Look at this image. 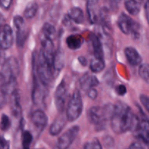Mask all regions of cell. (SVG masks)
<instances>
[{"label": "cell", "instance_id": "6da1fadb", "mask_svg": "<svg viewBox=\"0 0 149 149\" xmlns=\"http://www.w3.org/2000/svg\"><path fill=\"white\" fill-rule=\"evenodd\" d=\"M140 120L129 107L122 102L114 106L110 117V126L115 133L123 134L129 130H134Z\"/></svg>", "mask_w": 149, "mask_h": 149}, {"label": "cell", "instance_id": "7a4b0ae2", "mask_svg": "<svg viewBox=\"0 0 149 149\" xmlns=\"http://www.w3.org/2000/svg\"><path fill=\"white\" fill-rule=\"evenodd\" d=\"M33 58V65L34 69V74L38 76V79L40 82L45 86H48L52 79L53 65L47 61L42 55L41 50L38 55L37 60L36 61V56Z\"/></svg>", "mask_w": 149, "mask_h": 149}, {"label": "cell", "instance_id": "3957f363", "mask_svg": "<svg viewBox=\"0 0 149 149\" xmlns=\"http://www.w3.org/2000/svg\"><path fill=\"white\" fill-rule=\"evenodd\" d=\"M114 106L106 105L104 107L93 106L88 111V119L89 122L96 126L101 127L106 123V121L112 115Z\"/></svg>", "mask_w": 149, "mask_h": 149}, {"label": "cell", "instance_id": "277c9868", "mask_svg": "<svg viewBox=\"0 0 149 149\" xmlns=\"http://www.w3.org/2000/svg\"><path fill=\"white\" fill-rule=\"evenodd\" d=\"M83 111V100L78 90H75L72 95L66 111L67 120L74 122L80 117Z\"/></svg>", "mask_w": 149, "mask_h": 149}, {"label": "cell", "instance_id": "5b68a950", "mask_svg": "<svg viewBox=\"0 0 149 149\" xmlns=\"http://www.w3.org/2000/svg\"><path fill=\"white\" fill-rule=\"evenodd\" d=\"M20 73L18 60L14 57H11L6 60L1 67L0 75L2 77L4 82L10 81L12 79H16Z\"/></svg>", "mask_w": 149, "mask_h": 149}, {"label": "cell", "instance_id": "8992f818", "mask_svg": "<svg viewBox=\"0 0 149 149\" xmlns=\"http://www.w3.org/2000/svg\"><path fill=\"white\" fill-rule=\"evenodd\" d=\"M117 23H118V26L121 31L124 34L128 35L131 33L134 36H138V23L134 21L127 15L124 14V13L120 15Z\"/></svg>", "mask_w": 149, "mask_h": 149}, {"label": "cell", "instance_id": "52a82bcc", "mask_svg": "<svg viewBox=\"0 0 149 149\" xmlns=\"http://www.w3.org/2000/svg\"><path fill=\"white\" fill-rule=\"evenodd\" d=\"M13 23L16 29V43L18 47H23L28 36L26 23L23 17L20 15L15 16L13 18Z\"/></svg>", "mask_w": 149, "mask_h": 149}, {"label": "cell", "instance_id": "ba28073f", "mask_svg": "<svg viewBox=\"0 0 149 149\" xmlns=\"http://www.w3.org/2000/svg\"><path fill=\"white\" fill-rule=\"evenodd\" d=\"M80 132L78 126H73L64 132L57 141L56 146L58 149H68Z\"/></svg>", "mask_w": 149, "mask_h": 149}, {"label": "cell", "instance_id": "9c48e42d", "mask_svg": "<svg viewBox=\"0 0 149 149\" xmlns=\"http://www.w3.org/2000/svg\"><path fill=\"white\" fill-rule=\"evenodd\" d=\"M67 97V87L64 80H62L56 90L54 98L57 110L59 113H63Z\"/></svg>", "mask_w": 149, "mask_h": 149}, {"label": "cell", "instance_id": "30bf717a", "mask_svg": "<svg viewBox=\"0 0 149 149\" xmlns=\"http://www.w3.org/2000/svg\"><path fill=\"white\" fill-rule=\"evenodd\" d=\"M34 77V85L32 91V101L35 105H41L45 100L48 93L46 86L42 84L39 80Z\"/></svg>", "mask_w": 149, "mask_h": 149}, {"label": "cell", "instance_id": "8fae6325", "mask_svg": "<svg viewBox=\"0 0 149 149\" xmlns=\"http://www.w3.org/2000/svg\"><path fill=\"white\" fill-rule=\"evenodd\" d=\"M13 44V30L9 25H4L0 28V48L5 50L11 47Z\"/></svg>", "mask_w": 149, "mask_h": 149}, {"label": "cell", "instance_id": "7c38bea8", "mask_svg": "<svg viewBox=\"0 0 149 149\" xmlns=\"http://www.w3.org/2000/svg\"><path fill=\"white\" fill-rule=\"evenodd\" d=\"M136 136L145 144L149 145V120L143 119L140 121L134 130Z\"/></svg>", "mask_w": 149, "mask_h": 149}, {"label": "cell", "instance_id": "4fadbf2b", "mask_svg": "<svg viewBox=\"0 0 149 149\" xmlns=\"http://www.w3.org/2000/svg\"><path fill=\"white\" fill-rule=\"evenodd\" d=\"M41 45H42L41 52L42 55L45 57V59L53 65V61L54 55H55L53 42L51 39L43 37L41 40Z\"/></svg>", "mask_w": 149, "mask_h": 149}, {"label": "cell", "instance_id": "5bb4252c", "mask_svg": "<svg viewBox=\"0 0 149 149\" xmlns=\"http://www.w3.org/2000/svg\"><path fill=\"white\" fill-rule=\"evenodd\" d=\"M31 119L35 127L39 130L44 129L48 123V116L45 112L41 110H36L34 111Z\"/></svg>", "mask_w": 149, "mask_h": 149}, {"label": "cell", "instance_id": "9a60e30c", "mask_svg": "<svg viewBox=\"0 0 149 149\" xmlns=\"http://www.w3.org/2000/svg\"><path fill=\"white\" fill-rule=\"evenodd\" d=\"M12 113L15 117H18L21 114V106H20V90L16 89L11 94L10 100Z\"/></svg>", "mask_w": 149, "mask_h": 149}, {"label": "cell", "instance_id": "2e32d148", "mask_svg": "<svg viewBox=\"0 0 149 149\" xmlns=\"http://www.w3.org/2000/svg\"><path fill=\"white\" fill-rule=\"evenodd\" d=\"M124 54L129 63L131 65H140L142 62V58L136 49L132 47H127L124 49Z\"/></svg>", "mask_w": 149, "mask_h": 149}, {"label": "cell", "instance_id": "e0dca14e", "mask_svg": "<svg viewBox=\"0 0 149 149\" xmlns=\"http://www.w3.org/2000/svg\"><path fill=\"white\" fill-rule=\"evenodd\" d=\"M80 88L83 91H89V90L96 87L99 84V80L95 76H91L89 74H86L80 79Z\"/></svg>", "mask_w": 149, "mask_h": 149}, {"label": "cell", "instance_id": "ac0fdd59", "mask_svg": "<svg viewBox=\"0 0 149 149\" xmlns=\"http://www.w3.org/2000/svg\"><path fill=\"white\" fill-rule=\"evenodd\" d=\"M61 114L56 117V119L54 120L52 125H51L49 129V132L53 136H56L58 134L61 133L63 128L64 127L66 124L65 116L63 115V113H60Z\"/></svg>", "mask_w": 149, "mask_h": 149}, {"label": "cell", "instance_id": "d6986e66", "mask_svg": "<svg viewBox=\"0 0 149 149\" xmlns=\"http://www.w3.org/2000/svg\"><path fill=\"white\" fill-rule=\"evenodd\" d=\"M90 41L91 46L93 47L94 57L101 59H104V51L102 47V44L99 40V37L94 33L90 34Z\"/></svg>", "mask_w": 149, "mask_h": 149}, {"label": "cell", "instance_id": "ffe728a7", "mask_svg": "<svg viewBox=\"0 0 149 149\" xmlns=\"http://www.w3.org/2000/svg\"><path fill=\"white\" fill-rule=\"evenodd\" d=\"M65 63V55L61 48H58L55 52L53 61V68L56 71H61L64 67Z\"/></svg>", "mask_w": 149, "mask_h": 149}, {"label": "cell", "instance_id": "44dd1931", "mask_svg": "<svg viewBox=\"0 0 149 149\" xmlns=\"http://www.w3.org/2000/svg\"><path fill=\"white\" fill-rule=\"evenodd\" d=\"M83 42H84V39L83 36L79 34L70 35L67 38V40H66L67 47L72 50H75L81 47Z\"/></svg>", "mask_w": 149, "mask_h": 149}, {"label": "cell", "instance_id": "7402d4cb", "mask_svg": "<svg viewBox=\"0 0 149 149\" xmlns=\"http://www.w3.org/2000/svg\"><path fill=\"white\" fill-rule=\"evenodd\" d=\"M67 15L72 21H74L77 24H81L84 21V15L81 9L79 7H72L70 9Z\"/></svg>", "mask_w": 149, "mask_h": 149}, {"label": "cell", "instance_id": "603a6c76", "mask_svg": "<svg viewBox=\"0 0 149 149\" xmlns=\"http://www.w3.org/2000/svg\"><path fill=\"white\" fill-rule=\"evenodd\" d=\"M42 33L43 37L47 38L51 40H53L56 36V31L55 27L52 24L48 23H45L42 28Z\"/></svg>", "mask_w": 149, "mask_h": 149}, {"label": "cell", "instance_id": "cb8c5ba5", "mask_svg": "<svg viewBox=\"0 0 149 149\" xmlns=\"http://www.w3.org/2000/svg\"><path fill=\"white\" fill-rule=\"evenodd\" d=\"M125 8L131 15H137L140 11V4L136 0H127L125 1Z\"/></svg>", "mask_w": 149, "mask_h": 149}, {"label": "cell", "instance_id": "d4e9b609", "mask_svg": "<svg viewBox=\"0 0 149 149\" xmlns=\"http://www.w3.org/2000/svg\"><path fill=\"white\" fill-rule=\"evenodd\" d=\"M96 4H91V3H87L86 4L88 17H89V21L92 24L96 23L98 20V11L96 10Z\"/></svg>", "mask_w": 149, "mask_h": 149}, {"label": "cell", "instance_id": "484cf974", "mask_svg": "<svg viewBox=\"0 0 149 149\" xmlns=\"http://www.w3.org/2000/svg\"><path fill=\"white\" fill-rule=\"evenodd\" d=\"M105 64L104 59L93 57L90 62V69L93 73H99L105 68Z\"/></svg>", "mask_w": 149, "mask_h": 149}, {"label": "cell", "instance_id": "4316f807", "mask_svg": "<svg viewBox=\"0 0 149 149\" xmlns=\"http://www.w3.org/2000/svg\"><path fill=\"white\" fill-rule=\"evenodd\" d=\"M38 10L37 4L35 2H31L26 6L23 13V15L26 19H31L34 17L36 15Z\"/></svg>", "mask_w": 149, "mask_h": 149}, {"label": "cell", "instance_id": "83f0119b", "mask_svg": "<svg viewBox=\"0 0 149 149\" xmlns=\"http://www.w3.org/2000/svg\"><path fill=\"white\" fill-rule=\"evenodd\" d=\"M138 73L140 77L144 80L145 82L149 84V64H141L139 67Z\"/></svg>", "mask_w": 149, "mask_h": 149}, {"label": "cell", "instance_id": "f1b7e54d", "mask_svg": "<svg viewBox=\"0 0 149 149\" xmlns=\"http://www.w3.org/2000/svg\"><path fill=\"white\" fill-rule=\"evenodd\" d=\"M33 136L28 131H25L22 135V146L23 149H30V146L32 144Z\"/></svg>", "mask_w": 149, "mask_h": 149}, {"label": "cell", "instance_id": "f546056e", "mask_svg": "<svg viewBox=\"0 0 149 149\" xmlns=\"http://www.w3.org/2000/svg\"><path fill=\"white\" fill-rule=\"evenodd\" d=\"M11 122H10V118L5 114H3L1 118V122H0V129L3 131L7 130L10 127Z\"/></svg>", "mask_w": 149, "mask_h": 149}, {"label": "cell", "instance_id": "4dcf8cb0", "mask_svg": "<svg viewBox=\"0 0 149 149\" xmlns=\"http://www.w3.org/2000/svg\"><path fill=\"white\" fill-rule=\"evenodd\" d=\"M115 141L114 139L110 135H106L103 138V146L105 148L111 149L114 147Z\"/></svg>", "mask_w": 149, "mask_h": 149}, {"label": "cell", "instance_id": "1f68e13d", "mask_svg": "<svg viewBox=\"0 0 149 149\" xmlns=\"http://www.w3.org/2000/svg\"><path fill=\"white\" fill-rule=\"evenodd\" d=\"M140 100L145 110L149 113V97L145 95H141L140 97Z\"/></svg>", "mask_w": 149, "mask_h": 149}, {"label": "cell", "instance_id": "d6a6232c", "mask_svg": "<svg viewBox=\"0 0 149 149\" xmlns=\"http://www.w3.org/2000/svg\"><path fill=\"white\" fill-rule=\"evenodd\" d=\"M0 149H10V143L4 137H0Z\"/></svg>", "mask_w": 149, "mask_h": 149}, {"label": "cell", "instance_id": "836d02e7", "mask_svg": "<svg viewBox=\"0 0 149 149\" xmlns=\"http://www.w3.org/2000/svg\"><path fill=\"white\" fill-rule=\"evenodd\" d=\"M115 91H116L117 94L119 95H124L127 93V90L125 86L123 85V84H119L115 87Z\"/></svg>", "mask_w": 149, "mask_h": 149}, {"label": "cell", "instance_id": "e575fe53", "mask_svg": "<svg viewBox=\"0 0 149 149\" xmlns=\"http://www.w3.org/2000/svg\"><path fill=\"white\" fill-rule=\"evenodd\" d=\"M13 0H0V5L5 10H8L11 6Z\"/></svg>", "mask_w": 149, "mask_h": 149}, {"label": "cell", "instance_id": "d590c367", "mask_svg": "<svg viewBox=\"0 0 149 149\" xmlns=\"http://www.w3.org/2000/svg\"><path fill=\"white\" fill-rule=\"evenodd\" d=\"M87 93H88V96H89L91 99H92V100H94V99H96V97H97L98 92L96 89L94 88L91 89V90H89Z\"/></svg>", "mask_w": 149, "mask_h": 149}, {"label": "cell", "instance_id": "8d00e7d4", "mask_svg": "<svg viewBox=\"0 0 149 149\" xmlns=\"http://www.w3.org/2000/svg\"><path fill=\"white\" fill-rule=\"evenodd\" d=\"M92 149H102V146L100 142L97 139H94L91 142Z\"/></svg>", "mask_w": 149, "mask_h": 149}, {"label": "cell", "instance_id": "74e56055", "mask_svg": "<svg viewBox=\"0 0 149 149\" xmlns=\"http://www.w3.org/2000/svg\"><path fill=\"white\" fill-rule=\"evenodd\" d=\"M6 56H5V52H4V49L0 48V65H2L6 61Z\"/></svg>", "mask_w": 149, "mask_h": 149}, {"label": "cell", "instance_id": "f35d334b", "mask_svg": "<svg viewBox=\"0 0 149 149\" xmlns=\"http://www.w3.org/2000/svg\"><path fill=\"white\" fill-rule=\"evenodd\" d=\"M145 12L146 19L149 25V0H146V2L145 4Z\"/></svg>", "mask_w": 149, "mask_h": 149}, {"label": "cell", "instance_id": "ab89813d", "mask_svg": "<svg viewBox=\"0 0 149 149\" xmlns=\"http://www.w3.org/2000/svg\"><path fill=\"white\" fill-rule=\"evenodd\" d=\"M128 149H143L142 146L140 145L138 143H134L131 144Z\"/></svg>", "mask_w": 149, "mask_h": 149}, {"label": "cell", "instance_id": "60d3db41", "mask_svg": "<svg viewBox=\"0 0 149 149\" xmlns=\"http://www.w3.org/2000/svg\"><path fill=\"white\" fill-rule=\"evenodd\" d=\"M78 61H79V62L81 63V65H86V64H87V60H86V58H84V57H83V56L79 57Z\"/></svg>", "mask_w": 149, "mask_h": 149}, {"label": "cell", "instance_id": "b9f144b4", "mask_svg": "<svg viewBox=\"0 0 149 149\" xmlns=\"http://www.w3.org/2000/svg\"><path fill=\"white\" fill-rule=\"evenodd\" d=\"M83 149H92L91 143H86L84 146V148Z\"/></svg>", "mask_w": 149, "mask_h": 149}, {"label": "cell", "instance_id": "7bdbcfd3", "mask_svg": "<svg viewBox=\"0 0 149 149\" xmlns=\"http://www.w3.org/2000/svg\"><path fill=\"white\" fill-rule=\"evenodd\" d=\"M4 17H3L2 15H0V28H1L2 26H4V25H3V23H4Z\"/></svg>", "mask_w": 149, "mask_h": 149}, {"label": "cell", "instance_id": "ee69618b", "mask_svg": "<svg viewBox=\"0 0 149 149\" xmlns=\"http://www.w3.org/2000/svg\"><path fill=\"white\" fill-rule=\"evenodd\" d=\"M99 0H86L87 3H91V4H97Z\"/></svg>", "mask_w": 149, "mask_h": 149}]
</instances>
